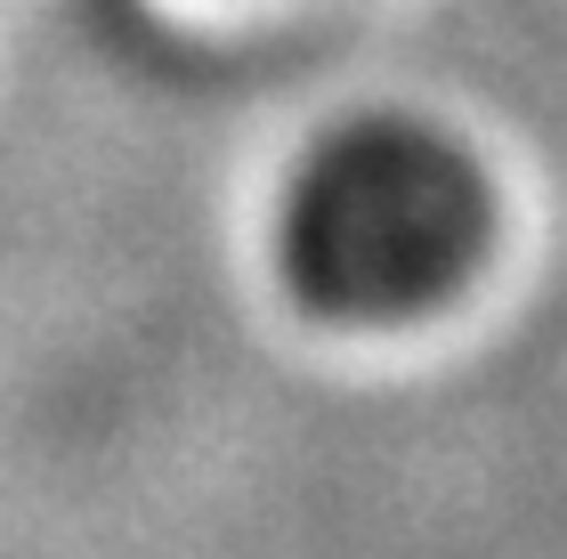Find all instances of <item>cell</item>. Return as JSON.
Masks as SVG:
<instances>
[{"label": "cell", "mask_w": 567, "mask_h": 559, "mask_svg": "<svg viewBox=\"0 0 567 559\" xmlns=\"http://www.w3.org/2000/svg\"><path fill=\"white\" fill-rule=\"evenodd\" d=\"M486 244V179L430 122H349L292 170L276 260L324 317L381 324L446 300Z\"/></svg>", "instance_id": "6da1fadb"}]
</instances>
